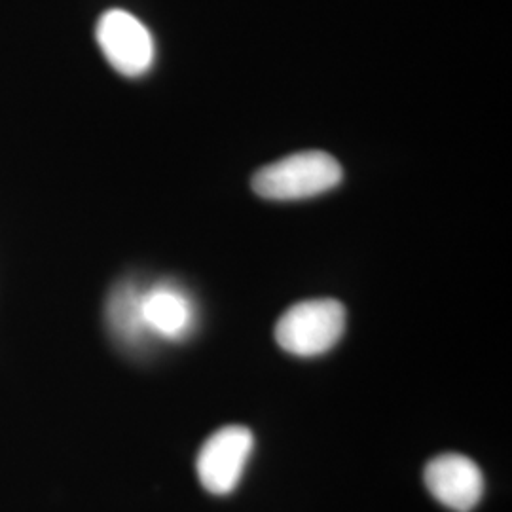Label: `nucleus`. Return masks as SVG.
<instances>
[{
	"label": "nucleus",
	"instance_id": "obj_1",
	"mask_svg": "<svg viewBox=\"0 0 512 512\" xmlns=\"http://www.w3.org/2000/svg\"><path fill=\"white\" fill-rule=\"evenodd\" d=\"M340 162L323 150H304L258 169L256 196L272 202H296L321 196L342 183Z\"/></svg>",
	"mask_w": 512,
	"mask_h": 512
},
{
	"label": "nucleus",
	"instance_id": "obj_2",
	"mask_svg": "<svg viewBox=\"0 0 512 512\" xmlns=\"http://www.w3.org/2000/svg\"><path fill=\"white\" fill-rule=\"evenodd\" d=\"M346 330V308L338 300L319 298L298 302L275 325V342L298 357L323 355Z\"/></svg>",
	"mask_w": 512,
	"mask_h": 512
},
{
	"label": "nucleus",
	"instance_id": "obj_3",
	"mask_svg": "<svg viewBox=\"0 0 512 512\" xmlns=\"http://www.w3.org/2000/svg\"><path fill=\"white\" fill-rule=\"evenodd\" d=\"M95 38L116 73L137 78L150 71L156 44L147 25L126 10H107L95 27Z\"/></svg>",
	"mask_w": 512,
	"mask_h": 512
},
{
	"label": "nucleus",
	"instance_id": "obj_4",
	"mask_svg": "<svg viewBox=\"0 0 512 512\" xmlns=\"http://www.w3.org/2000/svg\"><path fill=\"white\" fill-rule=\"evenodd\" d=\"M255 446L253 433L243 425H226L213 433L198 454L196 469L209 494L228 495L238 488Z\"/></svg>",
	"mask_w": 512,
	"mask_h": 512
},
{
	"label": "nucleus",
	"instance_id": "obj_5",
	"mask_svg": "<svg viewBox=\"0 0 512 512\" xmlns=\"http://www.w3.org/2000/svg\"><path fill=\"white\" fill-rule=\"evenodd\" d=\"M425 486L444 507L471 512L484 494V476L473 459L444 454L425 467Z\"/></svg>",
	"mask_w": 512,
	"mask_h": 512
},
{
	"label": "nucleus",
	"instance_id": "obj_6",
	"mask_svg": "<svg viewBox=\"0 0 512 512\" xmlns=\"http://www.w3.org/2000/svg\"><path fill=\"white\" fill-rule=\"evenodd\" d=\"M141 308L148 338L183 340L196 327L192 298L173 283H158L143 289Z\"/></svg>",
	"mask_w": 512,
	"mask_h": 512
},
{
	"label": "nucleus",
	"instance_id": "obj_7",
	"mask_svg": "<svg viewBox=\"0 0 512 512\" xmlns=\"http://www.w3.org/2000/svg\"><path fill=\"white\" fill-rule=\"evenodd\" d=\"M141 298V285L135 281H122L118 287H114L107 302L110 332L128 348H137L148 338Z\"/></svg>",
	"mask_w": 512,
	"mask_h": 512
}]
</instances>
